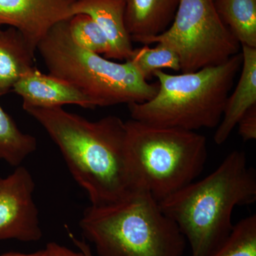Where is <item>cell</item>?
Returning <instances> with one entry per match:
<instances>
[{
  "label": "cell",
  "mask_w": 256,
  "mask_h": 256,
  "mask_svg": "<svg viewBox=\"0 0 256 256\" xmlns=\"http://www.w3.org/2000/svg\"><path fill=\"white\" fill-rule=\"evenodd\" d=\"M69 236H70L74 244H75L76 246L78 248V250L82 252L84 256H96L92 254V248L85 240H79V239L76 238L75 236H74L72 233H69Z\"/></svg>",
  "instance_id": "cell-22"
},
{
  "label": "cell",
  "mask_w": 256,
  "mask_h": 256,
  "mask_svg": "<svg viewBox=\"0 0 256 256\" xmlns=\"http://www.w3.org/2000/svg\"><path fill=\"white\" fill-rule=\"evenodd\" d=\"M12 92L23 100L24 107L56 108L77 105L84 108L96 106L88 96L72 84L32 67L14 84Z\"/></svg>",
  "instance_id": "cell-10"
},
{
  "label": "cell",
  "mask_w": 256,
  "mask_h": 256,
  "mask_svg": "<svg viewBox=\"0 0 256 256\" xmlns=\"http://www.w3.org/2000/svg\"><path fill=\"white\" fill-rule=\"evenodd\" d=\"M126 28L132 42L144 44L170 28L180 0H124Z\"/></svg>",
  "instance_id": "cell-13"
},
{
  "label": "cell",
  "mask_w": 256,
  "mask_h": 256,
  "mask_svg": "<svg viewBox=\"0 0 256 256\" xmlns=\"http://www.w3.org/2000/svg\"><path fill=\"white\" fill-rule=\"evenodd\" d=\"M216 9L240 46L256 48V0H214Z\"/></svg>",
  "instance_id": "cell-15"
},
{
  "label": "cell",
  "mask_w": 256,
  "mask_h": 256,
  "mask_svg": "<svg viewBox=\"0 0 256 256\" xmlns=\"http://www.w3.org/2000/svg\"><path fill=\"white\" fill-rule=\"evenodd\" d=\"M35 52L15 28H0V97L33 66Z\"/></svg>",
  "instance_id": "cell-14"
},
{
  "label": "cell",
  "mask_w": 256,
  "mask_h": 256,
  "mask_svg": "<svg viewBox=\"0 0 256 256\" xmlns=\"http://www.w3.org/2000/svg\"><path fill=\"white\" fill-rule=\"evenodd\" d=\"M78 0H0V26L21 32L36 52L40 42L60 22L72 18Z\"/></svg>",
  "instance_id": "cell-9"
},
{
  "label": "cell",
  "mask_w": 256,
  "mask_h": 256,
  "mask_svg": "<svg viewBox=\"0 0 256 256\" xmlns=\"http://www.w3.org/2000/svg\"><path fill=\"white\" fill-rule=\"evenodd\" d=\"M256 200V173L245 152L229 153L206 178L194 181L160 202L162 210L180 228L190 256H208L233 230L235 207Z\"/></svg>",
  "instance_id": "cell-2"
},
{
  "label": "cell",
  "mask_w": 256,
  "mask_h": 256,
  "mask_svg": "<svg viewBox=\"0 0 256 256\" xmlns=\"http://www.w3.org/2000/svg\"><path fill=\"white\" fill-rule=\"evenodd\" d=\"M242 65L240 52L220 65L190 73L158 70L154 75L159 85L156 95L146 102L128 105L131 119L195 132L216 128Z\"/></svg>",
  "instance_id": "cell-4"
},
{
  "label": "cell",
  "mask_w": 256,
  "mask_h": 256,
  "mask_svg": "<svg viewBox=\"0 0 256 256\" xmlns=\"http://www.w3.org/2000/svg\"><path fill=\"white\" fill-rule=\"evenodd\" d=\"M41 256H85L82 252H75L56 242H50L42 250Z\"/></svg>",
  "instance_id": "cell-21"
},
{
  "label": "cell",
  "mask_w": 256,
  "mask_h": 256,
  "mask_svg": "<svg viewBox=\"0 0 256 256\" xmlns=\"http://www.w3.org/2000/svg\"><path fill=\"white\" fill-rule=\"evenodd\" d=\"M208 256H256V216L234 224L228 238Z\"/></svg>",
  "instance_id": "cell-18"
},
{
  "label": "cell",
  "mask_w": 256,
  "mask_h": 256,
  "mask_svg": "<svg viewBox=\"0 0 256 256\" xmlns=\"http://www.w3.org/2000/svg\"><path fill=\"white\" fill-rule=\"evenodd\" d=\"M58 146L90 205L118 201L132 190L126 122L114 116L90 121L62 107H24Z\"/></svg>",
  "instance_id": "cell-1"
},
{
  "label": "cell",
  "mask_w": 256,
  "mask_h": 256,
  "mask_svg": "<svg viewBox=\"0 0 256 256\" xmlns=\"http://www.w3.org/2000/svg\"><path fill=\"white\" fill-rule=\"evenodd\" d=\"M34 190L33 176L22 165L6 178L0 176V240L36 242L42 238Z\"/></svg>",
  "instance_id": "cell-8"
},
{
  "label": "cell",
  "mask_w": 256,
  "mask_h": 256,
  "mask_svg": "<svg viewBox=\"0 0 256 256\" xmlns=\"http://www.w3.org/2000/svg\"><path fill=\"white\" fill-rule=\"evenodd\" d=\"M96 256H182L186 240L159 203L141 188L118 201L90 205L79 222Z\"/></svg>",
  "instance_id": "cell-3"
},
{
  "label": "cell",
  "mask_w": 256,
  "mask_h": 256,
  "mask_svg": "<svg viewBox=\"0 0 256 256\" xmlns=\"http://www.w3.org/2000/svg\"><path fill=\"white\" fill-rule=\"evenodd\" d=\"M124 11V0H78L72 6L70 16L80 14L90 16L108 42L110 50L106 58L126 62L134 48L126 28Z\"/></svg>",
  "instance_id": "cell-11"
},
{
  "label": "cell",
  "mask_w": 256,
  "mask_h": 256,
  "mask_svg": "<svg viewBox=\"0 0 256 256\" xmlns=\"http://www.w3.org/2000/svg\"><path fill=\"white\" fill-rule=\"evenodd\" d=\"M238 134L244 142L254 140L256 138V105L245 112L237 124Z\"/></svg>",
  "instance_id": "cell-20"
},
{
  "label": "cell",
  "mask_w": 256,
  "mask_h": 256,
  "mask_svg": "<svg viewBox=\"0 0 256 256\" xmlns=\"http://www.w3.org/2000/svg\"><path fill=\"white\" fill-rule=\"evenodd\" d=\"M68 20L55 25L37 46L50 74L76 88L96 107L141 104L156 95L158 82L144 80L130 62H112L77 45Z\"/></svg>",
  "instance_id": "cell-6"
},
{
  "label": "cell",
  "mask_w": 256,
  "mask_h": 256,
  "mask_svg": "<svg viewBox=\"0 0 256 256\" xmlns=\"http://www.w3.org/2000/svg\"><path fill=\"white\" fill-rule=\"evenodd\" d=\"M156 43L176 52L182 73L223 64L242 47L220 20L214 0H180L170 28L144 45Z\"/></svg>",
  "instance_id": "cell-7"
},
{
  "label": "cell",
  "mask_w": 256,
  "mask_h": 256,
  "mask_svg": "<svg viewBox=\"0 0 256 256\" xmlns=\"http://www.w3.org/2000/svg\"><path fill=\"white\" fill-rule=\"evenodd\" d=\"M36 149V138L20 130L0 106V160L16 168Z\"/></svg>",
  "instance_id": "cell-16"
},
{
  "label": "cell",
  "mask_w": 256,
  "mask_h": 256,
  "mask_svg": "<svg viewBox=\"0 0 256 256\" xmlns=\"http://www.w3.org/2000/svg\"><path fill=\"white\" fill-rule=\"evenodd\" d=\"M68 30L74 42L84 50L97 54H108L110 47L104 32L90 16L74 15L68 20Z\"/></svg>",
  "instance_id": "cell-19"
},
{
  "label": "cell",
  "mask_w": 256,
  "mask_h": 256,
  "mask_svg": "<svg viewBox=\"0 0 256 256\" xmlns=\"http://www.w3.org/2000/svg\"><path fill=\"white\" fill-rule=\"evenodd\" d=\"M242 73L235 90L227 98L214 137L218 146L228 140L242 114L256 105V48L242 46Z\"/></svg>",
  "instance_id": "cell-12"
},
{
  "label": "cell",
  "mask_w": 256,
  "mask_h": 256,
  "mask_svg": "<svg viewBox=\"0 0 256 256\" xmlns=\"http://www.w3.org/2000/svg\"><path fill=\"white\" fill-rule=\"evenodd\" d=\"M42 250L38 252H31V254H24V252H9L6 254H2L0 256H41Z\"/></svg>",
  "instance_id": "cell-23"
},
{
  "label": "cell",
  "mask_w": 256,
  "mask_h": 256,
  "mask_svg": "<svg viewBox=\"0 0 256 256\" xmlns=\"http://www.w3.org/2000/svg\"><path fill=\"white\" fill-rule=\"evenodd\" d=\"M126 150L132 190H146L158 203L193 182L203 172L204 136L178 128L126 122Z\"/></svg>",
  "instance_id": "cell-5"
},
{
  "label": "cell",
  "mask_w": 256,
  "mask_h": 256,
  "mask_svg": "<svg viewBox=\"0 0 256 256\" xmlns=\"http://www.w3.org/2000/svg\"><path fill=\"white\" fill-rule=\"evenodd\" d=\"M156 46L150 48L144 45L140 48H134L128 62L146 80H150L158 70L171 69L180 72V58L172 47L162 43H156Z\"/></svg>",
  "instance_id": "cell-17"
}]
</instances>
